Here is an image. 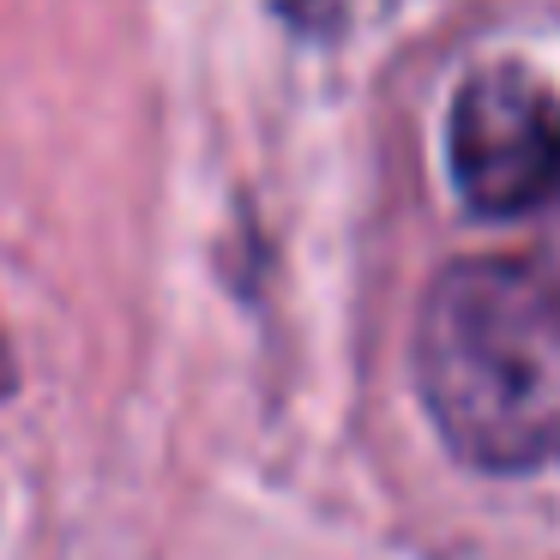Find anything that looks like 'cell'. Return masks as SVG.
Instances as JSON below:
<instances>
[{
	"label": "cell",
	"instance_id": "6da1fadb",
	"mask_svg": "<svg viewBox=\"0 0 560 560\" xmlns=\"http://www.w3.org/2000/svg\"><path fill=\"white\" fill-rule=\"evenodd\" d=\"M416 386L464 464L530 476L560 464V266L458 259L422 295Z\"/></svg>",
	"mask_w": 560,
	"mask_h": 560
},
{
	"label": "cell",
	"instance_id": "7a4b0ae2",
	"mask_svg": "<svg viewBox=\"0 0 560 560\" xmlns=\"http://www.w3.org/2000/svg\"><path fill=\"white\" fill-rule=\"evenodd\" d=\"M452 182L482 218H530L560 199V97L530 67H482L446 121Z\"/></svg>",
	"mask_w": 560,
	"mask_h": 560
},
{
	"label": "cell",
	"instance_id": "3957f363",
	"mask_svg": "<svg viewBox=\"0 0 560 560\" xmlns=\"http://www.w3.org/2000/svg\"><path fill=\"white\" fill-rule=\"evenodd\" d=\"M13 386V355H7V338H0V392Z\"/></svg>",
	"mask_w": 560,
	"mask_h": 560
}]
</instances>
